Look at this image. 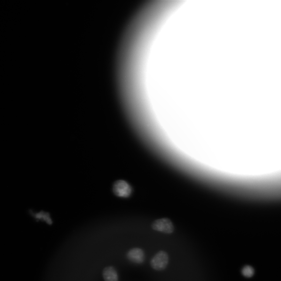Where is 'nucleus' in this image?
I'll use <instances>...</instances> for the list:
<instances>
[{"instance_id": "f257e3e1", "label": "nucleus", "mask_w": 281, "mask_h": 281, "mask_svg": "<svg viewBox=\"0 0 281 281\" xmlns=\"http://www.w3.org/2000/svg\"><path fill=\"white\" fill-rule=\"evenodd\" d=\"M170 258L168 254L163 251L158 252L151 260V268L156 271L165 270L169 263Z\"/></svg>"}, {"instance_id": "f03ea898", "label": "nucleus", "mask_w": 281, "mask_h": 281, "mask_svg": "<svg viewBox=\"0 0 281 281\" xmlns=\"http://www.w3.org/2000/svg\"><path fill=\"white\" fill-rule=\"evenodd\" d=\"M151 228L155 231L161 232L166 234H173L174 230L172 221L166 218L154 221L151 224Z\"/></svg>"}, {"instance_id": "7ed1b4c3", "label": "nucleus", "mask_w": 281, "mask_h": 281, "mask_svg": "<svg viewBox=\"0 0 281 281\" xmlns=\"http://www.w3.org/2000/svg\"><path fill=\"white\" fill-rule=\"evenodd\" d=\"M112 191L116 196L126 198L131 195L132 190L130 184L126 181L118 180L114 183Z\"/></svg>"}, {"instance_id": "20e7f679", "label": "nucleus", "mask_w": 281, "mask_h": 281, "mask_svg": "<svg viewBox=\"0 0 281 281\" xmlns=\"http://www.w3.org/2000/svg\"><path fill=\"white\" fill-rule=\"evenodd\" d=\"M127 258L128 260L133 263L141 264L145 260L146 255L142 249L134 248L128 252Z\"/></svg>"}, {"instance_id": "39448f33", "label": "nucleus", "mask_w": 281, "mask_h": 281, "mask_svg": "<svg viewBox=\"0 0 281 281\" xmlns=\"http://www.w3.org/2000/svg\"><path fill=\"white\" fill-rule=\"evenodd\" d=\"M103 277L105 281H118V273L114 267H107L103 270Z\"/></svg>"}, {"instance_id": "423d86ee", "label": "nucleus", "mask_w": 281, "mask_h": 281, "mask_svg": "<svg viewBox=\"0 0 281 281\" xmlns=\"http://www.w3.org/2000/svg\"><path fill=\"white\" fill-rule=\"evenodd\" d=\"M241 274L245 278H251L255 274V269L250 265H246L242 269Z\"/></svg>"}]
</instances>
